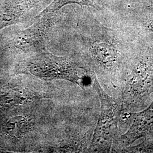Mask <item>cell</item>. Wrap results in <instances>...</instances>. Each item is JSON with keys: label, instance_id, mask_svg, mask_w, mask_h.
I'll return each instance as SVG.
<instances>
[{"label": "cell", "instance_id": "cell-6", "mask_svg": "<svg viewBox=\"0 0 153 153\" xmlns=\"http://www.w3.org/2000/svg\"><path fill=\"white\" fill-rule=\"evenodd\" d=\"M147 27L153 33V21L149 22L147 25Z\"/></svg>", "mask_w": 153, "mask_h": 153}, {"label": "cell", "instance_id": "cell-4", "mask_svg": "<svg viewBox=\"0 0 153 153\" xmlns=\"http://www.w3.org/2000/svg\"><path fill=\"white\" fill-rule=\"evenodd\" d=\"M71 4H76L80 6H91L95 8H99L102 5V2L99 0H53V1L41 13L40 15L50 14L58 11L63 6Z\"/></svg>", "mask_w": 153, "mask_h": 153}, {"label": "cell", "instance_id": "cell-3", "mask_svg": "<svg viewBox=\"0 0 153 153\" xmlns=\"http://www.w3.org/2000/svg\"><path fill=\"white\" fill-rule=\"evenodd\" d=\"M94 52L97 59L106 66H112L117 61V52L111 45L104 43L95 44Z\"/></svg>", "mask_w": 153, "mask_h": 153}, {"label": "cell", "instance_id": "cell-7", "mask_svg": "<svg viewBox=\"0 0 153 153\" xmlns=\"http://www.w3.org/2000/svg\"><path fill=\"white\" fill-rule=\"evenodd\" d=\"M151 6H152V7H153V2H152V4H151Z\"/></svg>", "mask_w": 153, "mask_h": 153}, {"label": "cell", "instance_id": "cell-1", "mask_svg": "<svg viewBox=\"0 0 153 153\" xmlns=\"http://www.w3.org/2000/svg\"><path fill=\"white\" fill-rule=\"evenodd\" d=\"M153 131V103L134 119L129 131L123 136L126 143H131Z\"/></svg>", "mask_w": 153, "mask_h": 153}, {"label": "cell", "instance_id": "cell-5", "mask_svg": "<svg viewBox=\"0 0 153 153\" xmlns=\"http://www.w3.org/2000/svg\"><path fill=\"white\" fill-rule=\"evenodd\" d=\"M28 128L27 120L22 116H16L12 117L7 122L5 130L11 136L20 137L27 131Z\"/></svg>", "mask_w": 153, "mask_h": 153}, {"label": "cell", "instance_id": "cell-2", "mask_svg": "<svg viewBox=\"0 0 153 153\" xmlns=\"http://www.w3.org/2000/svg\"><path fill=\"white\" fill-rule=\"evenodd\" d=\"M152 83V73L147 64H139L136 68L130 83V91L134 95L147 91Z\"/></svg>", "mask_w": 153, "mask_h": 153}]
</instances>
